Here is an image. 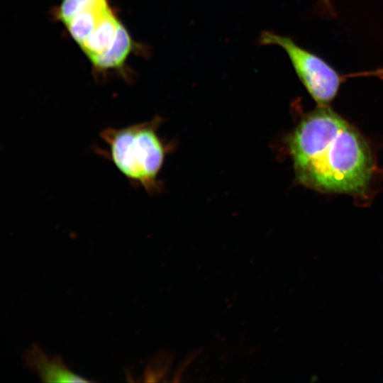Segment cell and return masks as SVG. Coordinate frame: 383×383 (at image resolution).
I'll return each mask as SVG.
<instances>
[{"label": "cell", "mask_w": 383, "mask_h": 383, "mask_svg": "<svg viewBox=\"0 0 383 383\" xmlns=\"http://www.w3.org/2000/svg\"><path fill=\"white\" fill-rule=\"evenodd\" d=\"M323 4L328 8L331 9V2L330 0H321Z\"/></svg>", "instance_id": "ba28073f"}, {"label": "cell", "mask_w": 383, "mask_h": 383, "mask_svg": "<svg viewBox=\"0 0 383 383\" xmlns=\"http://www.w3.org/2000/svg\"><path fill=\"white\" fill-rule=\"evenodd\" d=\"M160 116L123 128L109 127L99 135L107 148L96 149L112 162L132 185L155 193L161 186L158 174L167 152L157 133Z\"/></svg>", "instance_id": "3957f363"}, {"label": "cell", "mask_w": 383, "mask_h": 383, "mask_svg": "<svg viewBox=\"0 0 383 383\" xmlns=\"http://www.w3.org/2000/svg\"><path fill=\"white\" fill-rule=\"evenodd\" d=\"M350 76H374L382 77H383V67L376 69L374 70L367 71L364 72L351 74Z\"/></svg>", "instance_id": "52a82bcc"}, {"label": "cell", "mask_w": 383, "mask_h": 383, "mask_svg": "<svg viewBox=\"0 0 383 383\" xmlns=\"http://www.w3.org/2000/svg\"><path fill=\"white\" fill-rule=\"evenodd\" d=\"M260 43L277 45L285 51L300 81L318 106H328L335 97L343 77L323 58L292 38L272 32H262Z\"/></svg>", "instance_id": "277c9868"}, {"label": "cell", "mask_w": 383, "mask_h": 383, "mask_svg": "<svg viewBox=\"0 0 383 383\" xmlns=\"http://www.w3.org/2000/svg\"><path fill=\"white\" fill-rule=\"evenodd\" d=\"M297 182L310 189L349 194L364 193L373 160L357 131L328 106L304 116L288 138Z\"/></svg>", "instance_id": "6da1fadb"}, {"label": "cell", "mask_w": 383, "mask_h": 383, "mask_svg": "<svg viewBox=\"0 0 383 383\" xmlns=\"http://www.w3.org/2000/svg\"><path fill=\"white\" fill-rule=\"evenodd\" d=\"M26 365L43 382H88L72 372L58 356H50L33 344L23 355Z\"/></svg>", "instance_id": "5b68a950"}, {"label": "cell", "mask_w": 383, "mask_h": 383, "mask_svg": "<svg viewBox=\"0 0 383 383\" xmlns=\"http://www.w3.org/2000/svg\"><path fill=\"white\" fill-rule=\"evenodd\" d=\"M57 16L96 69L124 65L133 41L109 0H62Z\"/></svg>", "instance_id": "7a4b0ae2"}, {"label": "cell", "mask_w": 383, "mask_h": 383, "mask_svg": "<svg viewBox=\"0 0 383 383\" xmlns=\"http://www.w3.org/2000/svg\"><path fill=\"white\" fill-rule=\"evenodd\" d=\"M170 357L169 355H160L150 362L145 372V381L156 382L163 377L170 366Z\"/></svg>", "instance_id": "8992f818"}]
</instances>
